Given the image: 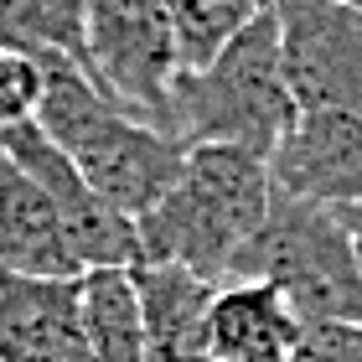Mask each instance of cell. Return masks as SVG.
Masks as SVG:
<instances>
[{"label":"cell","instance_id":"8fae6325","mask_svg":"<svg viewBox=\"0 0 362 362\" xmlns=\"http://www.w3.org/2000/svg\"><path fill=\"white\" fill-rule=\"evenodd\" d=\"M145 362H212V300L218 285L181 264H140Z\"/></svg>","mask_w":362,"mask_h":362},{"label":"cell","instance_id":"7a4b0ae2","mask_svg":"<svg viewBox=\"0 0 362 362\" xmlns=\"http://www.w3.org/2000/svg\"><path fill=\"white\" fill-rule=\"evenodd\" d=\"M42 68H47V93H42L37 124L68 151V160L88 176V187H98L114 207H124L129 218L156 207L181 176L187 145L166 129L124 114L119 104H109L83 62L42 57Z\"/></svg>","mask_w":362,"mask_h":362},{"label":"cell","instance_id":"4fadbf2b","mask_svg":"<svg viewBox=\"0 0 362 362\" xmlns=\"http://www.w3.org/2000/svg\"><path fill=\"white\" fill-rule=\"evenodd\" d=\"M83 337L93 362H145V310L135 269L83 274Z\"/></svg>","mask_w":362,"mask_h":362},{"label":"cell","instance_id":"e0dca14e","mask_svg":"<svg viewBox=\"0 0 362 362\" xmlns=\"http://www.w3.org/2000/svg\"><path fill=\"white\" fill-rule=\"evenodd\" d=\"M285 362H362V326L305 321V332H300V341L290 347Z\"/></svg>","mask_w":362,"mask_h":362},{"label":"cell","instance_id":"ba28073f","mask_svg":"<svg viewBox=\"0 0 362 362\" xmlns=\"http://www.w3.org/2000/svg\"><path fill=\"white\" fill-rule=\"evenodd\" d=\"M0 362H93L83 337V274H0Z\"/></svg>","mask_w":362,"mask_h":362},{"label":"cell","instance_id":"30bf717a","mask_svg":"<svg viewBox=\"0 0 362 362\" xmlns=\"http://www.w3.org/2000/svg\"><path fill=\"white\" fill-rule=\"evenodd\" d=\"M0 274L31 279H78L88 274L52 197L0 151Z\"/></svg>","mask_w":362,"mask_h":362},{"label":"cell","instance_id":"d6986e66","mask_svg":"<svg viewBox=\"0 0 362 362\" xmlns=\"http://www.w3.org/2000/svg\"><path fill=\"white\" fill-rule=\"evenodd\" d=\"M352 6H362V0H352Z\"/></svg>","mask_w":362,"mask_h":362},{"label":"cell","instance_id":"9a60e30c","mask_svg":"<svg viewBox=\"0 0 362 362\" xmlns=\"http://www.w3.org/2000/svg\"><path fill=\"white\" fill-rule=\"evenodd\" d=\"M264 6L269 0H166L171 26H176V47H181V73L207 68Z\"/></svg>","mask_w":362,"mask_h":362},{"label":"cell","instance_id":"3957f363","mask_svg":"<svg viewBox=\"0 0 362 362\" xmlns=\"http://www.w3.org/2000/svg\"><path fill=\"white\" fill-rule=\"evenodd\" d=\"M295 124H300V104L285 78V52H279V26L269 6L207 68L176 78L171 129L181 145H243L254 156H274Z\"/></svg>","mask_w":362,"mask_h":362},{"label":"cell","instance_id":"2e32d148","mask_svg":"<svg viewBox=\"0 0 362 362\" xmlns=\"http://www.w3.org/2000/svg\"><path fill=\"white\" fill-rule=\"evenodd\" d=\"M42 93H47L42 57H26V52L0 47V135L16 129V124H26V119H37Z\"/></svg>","mask_w":362,"mask_h":362},{"label":"cell","instance_id":"277c9868","mask_svg":"<svg viewBox=\"0 0 362 362\" xmlns=\"http://www.w3.org/2000/svg\"><path fill=\"white\" fill-rule=\"evenodd\" d=\"M233 279H269L300 321L362 326V264L337 207L274 187L269 223L238 259Z\"/></svg>","mask_w":362,"mask_h":362},{"label":"cell","instance_id":"7c38bea8","mask_svg":"<svg viewBox=\"0 0 362 362\" xmlns=\"http://www.w3.org/2000/svg\"><path fill=\"white\" fill-rule=\"evenodd\" d=\"M305 321L269 279H228L212 300V357L223 362H285Z\"/></svg>","mask_w":362,"mask_h":362},{"label":"cell","instance_id":"5bb4252c","mask_svg":"<svg viewBox=\"0 0 362 362\" xmlns=\"http://www.w3.org/2000/svg\"><path fill=\"white\" fill-rule=\"evenodd\" d=\"M88 0H0V47L26 57L83 62Z\"/></svg>","mask_w":362,"mask_h":362},{"label":"cell","instance_id":"9c48e42d","mask_svg":"<svg viewBox=\"0 0 362 362\" xmlns=\"http://www.w3.org/2000/svg\"><path fill=\"white\" fill-rule=\"evenodd\" d=\"M274 187L305 202H362V114H300V124L269 156Z\"/></svg>","mask_w":362,"mask_h":362},{"label":"cell","instance_id":"8992f818","mask_svg":"<svg viewBox=\"0 0 362 362\" xmlns=\"http://www.w3.org/2000/svg\"><path fill=\"white\" fill-rule=\"evenodd\" d=\"M0 151L52 197V207H57L62 228H68L83 269H140L145 264L140 223L129 218L124 207H114L98 187H88V176L73 166L68 151H62L37 119L6 129V135H0Z\"/></svg>","mask_w":362,"mask_h":362},{"label":"cell","instance_id":"5b68a950","mask_svg":"<svg viewBox=\"0 0 362 362\" xmlns=\"http://www.w3.org/2000/svg\"><path fill=\"white\" fill-rule=\"evenodd\" d=\"M83 68L109 104L171 129V93L181 78V47L166 0H88Z\"/></svg>","mask_w":362,"mask_h":362},{"label":"cell","instance_id":"6da1fadb","mask_svg":"<svg viewBox=\"0 0 362 362\" xmlns=\"http://www.w3.org/2000/svg\"><path fill=\"white\" fill-rule=\"evenodd\" d=\"M269 156H254L243 145H187L171 192L135 218L145 264H181L212 285H228L243 249L269 223Z\"/></svg>","mask_w":362,"mask_h":362},{"label":"cell","instance_id":"ac0fdd59","mask_svg":"<svg viewBox=\"0 0 362 362\" xmlns=\"http://www.w3.org/2000/svg\"><path fill=\"white\" fill-rule=\"evenodd\" d=\"M337 212H341V223H347V238H352L357 264H362V202H347V207H337Z\"/></svg>","mask_w":362,"mask_h":362},{"label":"cell","instance_id":"52a82bcc","mask_svg":"<svg viewBox=\"0 0 362 362\" xmlns=\"http://www.w3.org/2000/svg\"><path fill=\"white\" fill-rule=\"evenodd\" d=\"M269 11L300 114H362V6L352 0H269Z\"/></svg>","mask_w":362,"mask_h":362},{"label":"cell","instance_id":"ffe728a7","mask_svg":"<svg viewBox=\"0 0 362 362\" xmlns=\"http://www.w3.org/2000/svg\"><path fill=\"white\" fill-rule=\"evenodd\" d=\"M212 362H223V357H212Z\"/></svg>","mask_w":362,"mask_h":362}]
</instances>
